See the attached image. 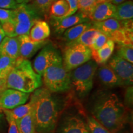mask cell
Listing matches in <instances>:
<instances>
[{
  "mask_svg": "<svg viewBox=\"0 0 133 133\" xmlns=\"http://www.w3.org/2000/svg\"><path fill=\"white\" fill-rule=\"evenodd\" d=\"M33 92L30 102L36 132L52 133L61 109L59 102L46 88H39Z\"/></svg>",
  "mask_w": 133,
  "mask_h": 133,
  "instance_id": "6da1fadb",
  "label": "cell"
},
{
  "mask_svg": "<svg viewBox=\"0 0 133 133\" xmlns=\"http://www.w3.org/2000/svg\"><path fill=\"white\" fill-rule=\"evenodd\" d=\"M92 114L111 133L120 130L125 123V107L112 92H106L97 98L92 107Z\"/></svg>",
  "mask_w": 133,
  "mask_h": 133,
  "instance_id": "7a4b0ae2",
  "label": "cell"
},
{
  "mask_svg": "<svg viewBox=\"0 0 133 133\" xmlns=\"http://www.w3.org/2000/svg\"><path fill=\"white\" fill-rule=\"evenodd\" d=\"M6 80L7 88L30 94L42 86L41 76L35 71L29 59H17Z\"/></svg>",
  "mask_w": 133,
  "mask_h": 133,
  "instance_id": "3957f363",
  "label": "cell"
},
{
  "mask_svg": "<svg viewBox=\"0 0 133 133\" xmlns=\"http://www.w3.org/2000/svg\"><path fill=\"white\" fill-rule=\"evenodd\" d=\"M40 17L31 4H21L13 9L11 21L1 25V27L9 37L29 35L31 26L35 21L40 19Z\"/></svg>",
  "mask_w": 133,
  "mask_h": 133,
  "instance_id": "277c9868",
  "label": "cell"
},
{
  "mask_svg": "<svg viewBox=\"0 0 133 133\" xmlns=\"http://www.w3.org/2000/svg\"><path fill=\"white\" fill-rule=\"evenodd\" d=\"M42 76L45 88L52 93L65 92L71 86L70 71L65 69L62 60L48 67Z\"/></svg>",
  "mask_w": 133,
  "mask_h": 133,
  "instance_id": "5b68a950",
  "label": "cell"
},
{
  "mask_svg": "<svg viewBox=\"0 0 133 133\" xmlns=\"http://www.w3.org/2000/svg\"><path fill=\"white\" fill-rule=\"evenodd\" d=\"M98 64L93 60L70 71L71 85L80 96H84L92 90Z\"/></svg>",
  "mask_w": 133,
  "mask_h": 133,
  "instance_id": "8992f818",
  "label": "cell"
},
{
  "mask_svg": "<svg viewBox=\"0 0 133 133\" xmlns=\"http://www.w3.org/2000/svg\"><path fill=\"white\" fill-rule=\"evenodd\" d=\"M91 48L83 44L67 45L65 50L62 63L65 69L70 71L91 59Z\"/></svg>",
  "mask_w": 133,
  "mask_h": 133,
  "instance_id": "52a82bcc",
  "label": "cell"
},
{
  "mask_svg": "<svg viewBox=\"0 0 133 133\" xmlns=\"http://www.w3.org/2000/svg\"><path fill=\"white\" fill-rule=\"evenodd\" d=\"M62 58L59 51L51 44H47L41 48L33 63V69L38 75L42 76L46 69Z\"/></svg>",
  "mask_w": 133,
  "mask_h": 133,
  "instance_id": "ba28073f",
  "label": "cell"
},
{
  "mask_svg": "<svg viewBox=\"0 0 133 133\" xmlns=\"http://www.w3.org/2000/svg\"><path fill=\"white\" fill-rule=\"evenodd\" d=\"M108 65L124 85L131 86L133 83V65L117 55L109 59Z\"/></svg>",
  "mask_w": 133,
  "mask_h": 133,
  "instance_id": "9c48e42d",
  "label": "cell"
},
{
  "mask_svg": "<svg viewBox=\"0 0 133 133\" xmlns=\"http://www.w3.org/2000/svg\"><path fill=\"white\" fill-rule=\"evenodd\" d=\"M30 96V93L7 88L0 94V109L11 110L25 104Z\"/></svg>",
  "mask_w": 133,
  "mask_h": 133,
  "instance_id": "30bf717a",
  "label": "cell"
},
{
  "mask_svg": "<svg viewBox=\"0 0 133 133\" xmlns=\"http://www.w3.org/2000/svg\"><path fill=\"white\" fill-rule=\"evenodd\" d=\"M20 42L19 59H29L36 54L37 51L48 44V40L42 41H33L29 35L18 36ZM18 58V59H19Z\"/></svg>",
  "mask_w": 133,
  "mask_h": 133,
  "instance_id": "8fae6325",
  "label": "cell"
},
{
  "mask_svg": "<svg viewBox=\"0 0 133 133\" xmlns=\"http://www.w3.org/2000/svg\"><path fill=\"white\" fill-rule=\"evenodd\" d=\"M51 19L53 21L54 30L58 34H62L66 30L76 25L90 21L88 16L79 11L62 19Z\"/></svg>",
  "mask_w": 133,
  "mask_h": 133,
  "instance_id": "7c38bea8",
  "label": "cell"
},
{
  "mask_svg": "<svg viewBox=\"0 0 133 133\" xmlns=\"http://www.w3.org/2000/svg\"><path fill=\"white\" fill-rule=\"evenodd\" d=\"M116 6L112 3L106 2L97 4L91 10L88 18L91 21H102L114 18Z\"/></svg>",
  "mask_w": 133,
  "mask_h": 133,
  "instance_id": "4fadbf2b",
  "label": "cell"
},
{
  "mask_svg": "<svg viewBox=\"0 0 133 133\" xmlns=\"http://www.w3.org/2000/svg\"><path fill=\"white\" fill-rule=\"evenodd\" d=\"M58 133H90L87 124L77 116H70L63 121Z\"/></svg>",
  "mask_w": 133,
  "mask_h": 133,
  "instance_id": "5bb4252c",
  "label": "cell"
},
{
  "mask_svg": "<svg viewBox=\"0 0 133 133\" xmlns=\"http://www.w3.org/2000/svg\"><path fill=\"white\" fill-rule=\"evenodd\" d=\"M20 42L18 36H6L0 44V55L17 59L19 57Z\"/></svg>",
  "mask_w": 133,
  "mask_h": 133,
  "instance_id": "9a60e30c",
  "label": "cell"
},
{
  "mask_svg": "<svg viewBox=\"0 0 133 133\" xmlns=\"http://www.w3.org/2000/svg\"><path fill=\"white\" fill-rule=\"evenodd\" d=\"M101 65H102L98 69V76L103 84L108 87L124 86L123 83L118 78L109 65L106 63Z\"/></svg>",
  "mask_w": 133,
  "mask_h": 133,
  "instance_id": "2e32d148",
  "label": "cell"
},
{
  "mask_svg": "<svg viewBox=\"0 0 133 133\" xmlns=\"http://www.w3.org/2000/svg\"><path fill=\"white\" fill-rule=\"evenodd\" d=\"M51 35V29L46 21L38 19L35 21L29 31V37L35 41L47 40Z\"/></svg>",
  "mask_w": 133,
  "mask_h": 133,
  "instance_id": "e0dca14e",
  "label": "cell"
},
{
  "mask_svg": "<svg viewBox=\"0 0 133 133\" xmlns=\"http://www.w3.org/2000/svg\"><path fill=\"white\" fill-rule=\"evenodd\" d=\"M115 49V43L109 39L105 44L96 51H92L91 58L97 64H104L111 57Z\"/></svg>",
  "mask_w": 133,
  "mask_h": 133,
  "instance_id": "ac0fdd59",
  "label": "cell"
},
{
  "mask_svg": "<svg viewBox=\"0 0 133 133\" xmlns=\"http://www.w3.org/2000/svg\"><path fill=\"white\" fill-rule=\"evenodd\" d=\"M92 24L93 27L106 36L121 28V22L114 18H110L102 21H92Z\"/></svg>",
  "mask_w": 133,
  "mask_h": 133,
  "instance_id": "d6986e66",
  "label": "cell"
},
{
  "mask_svg": "<svg viewBox=\"0 0 133 133\" xmlns=\"http://www.w3.org/2000/svg\"><path fill=\"white\" fill-rule=\"evenodd\" d=\"M92 26V21H89L71 26L66 30L62 33L63 38L67 43L74 41L76 39H77L83 32L87 30Z\"/></svg>",
  "mask_w": 133,
  "mask_h": 133,
  "instance_id": "ffe728a7",
  "label": "cell"
},
{
  "mask_svg": "<svg viewBox=\"0 0 133 133\" xmlns=\"http://www.w3.org/2000/svg\"><path fill=\"white\" fill-rule=\"evenodd\" d=\"M114 18L119 21L132 20L133 18V2L132 0H127L116 6Z\"/></svg>",
  "mask_w": 133,
  "mask_h": 133,
  "instance_id": "44dd1931",
  "label": "cell"
},
{
  "mask_svg": "<svg viewBox=\"0 0 133 133\" xmlns=\"http://www.w3.org/2000/svg\"><path fill=\"white\" fill-rule=\"evenodd\" d=\"M69 11V5L65 0H55L50 7L49 14L51 19H62Z\"/></svg>",
  "mask_w": 133,
  "mask_h": 133,
  "instance_id": "7402d4cb",
  "label": "cell"
},
{
  "mask_svg": "<svg viewBox=\"0 0 133 133\" xmlns=\"http://www.w3.org/2000/svg\"><path fill=\"white\" fill-rule=\"evenodd\" d=\"M100 32L97 29L93 27L92 26L87 30H86L84 32H83L80 36H79L77 39L74 41H71L70 43H67V45H71V44H83V45L88 46L90 48L91 44H92L93 39L95 36L97 35Z\"/></svg>",
  "mask_w": 133,
  "mask_h": 133,
  "instance_id": "603a6c76",
  "label": "cell"
},
{
  "mask_svg": "<svg viewBox=\"0 0 133 133\" xmlns=\"http://www.w3.org/2000/svg\"><path fill=\"white\" fill-rule=\"evenodd\" d=\"M19 133H37L31 112L22 118L16 121Z\"/></svg>",
  "mask_w": 133,
  "mask_h": 133,
  "instance_id": "cb8c5ba5",
  "label": "cell"
},
{
  "mask_svg": "<svg viewBox=\"0 0 133 133\" xmlns=\"http://www.w3.org/2000/svg\"><path fill=\"white\" fill-rule=\"evenodd\" d=\"M16 60L0 55V78L6 79L16 63Z\"/></svg>",
  "mask_w": 133,
  "mask_h": 133,
  "instance_id": "d4e9b609",
  "label": "cell"
},
{
  "mask_svg": "<svg viewBox=\"0 0 133 133\" xmlns=\"http://www.w3.org/2000/svg\"><path fill=\"white\" fill-rule=\"evenodd\" d=\"M31 110L32 106L31 102H29L28 104H24L15 107L14 109L8 110V111L15 120L17 121L29 114L31 112Z\"/></svg>",
  "mask_w": 133,
  "mask_h": 133,
  "instance_id": "484cf974",
  "label": "cell"
},
{
  "mask_svg": "<svg viewBox=\"0 0 133 133\" xmlns=\"http://www.w3.org/2000/svg\"><path fill=\"white\" fill-rule=\"evenodd\" d=\"M31 4L39 16H46L49 13L50 7L55 0H32Z\"/></svg>",
  "mask_w": 133,
  "mask_h": 133,
  "instance_id": "4316f807",
  "label": "cell"
},
{
  "mask_svg": "<svg viewBox=\"0 0 133 133\" xmlns=\"http://www.w3.org/2000/svg\"><path fill=\"white\" fill-rule=\"evenodd\" d=\"M86 124L90 133H111L92 116L88 118Z\"/></svg>",
  "mask_w": 133,
  "mask_h": 133,
  "instance_id": "83f0119b",
  "label": "cell"
},
{
  "mask_svg": "<svg viewBox=\"0 0 133 133\" xmlns=\"http://www.w3.org/2000/svg\"><path fill=\"white\" fill-rule=\"evenodd\" d=\"M117 56L128 62L133 63V45L132 44H121L118 45Z\"/></svg>",
  "mask_w": 133,
  "mask_h": 133,
  "instance_id": "f1b7e54d",
  "label": "cell"
},
{
  "mask_svg": "<svg viewBox=\"0 0 133 133\" xmlns=\"http://www.w3.org/2000/svg\"><path fill=\"white\" fill-rule=\"evenodd\" d=\"M78 11L86 16H89L91 10L96 6V0H77Z\"/></svg>",
  "mask_w": 133,
  "mask_h": 133,
  "instance_id": "f546056e",
  "label": "cell"
},
{
  "mask_svg": "<svg viewBox=\"0 0 133 133\" xmlns=\"http://www.w3.org/2000/svg\"><path fill=\"white\" fill-rule=\"evenodd\" d=\"M108 39L109 38L105 35L103 33L99 32L93 39L92 43L90 47L92 51H96L100 49L105 44Z\"/></svg>",
  "mask_w": 133,
  "mask_h": 133,
  "instance_id": "4dcf8cb0",
  "label": "cell"
},
{
  "mask_svg": "<svg viewBox=\"0 0 133 133\" xmlns=\"http://www.w3.org/2000/svg\"><path fill=\"white\" fill-rule=\"evenodd\" d=\"M4 113L6 115V119H7L8 124H9V129L8 133H19L17 124L14 118L11 116L8 110H3Z\"/></svg>",
  "mask_w": 133,
  "mask_h": 133,
  "instance_id": "1f68e13d",
  "label": "cell"
},
{
  "mask_svg": "<svg viewBox=\"0 0 133 133\" xmlns=\"http://www.w3.org/2000/svg\"><path fill=\"white\" fill-rule=\"evenodd\" d=\"M13 9L0 8V24L3 25L11 21L12 17Z\"/></svg>",
  "mask_w": 133,
  "mask_h": 133,
  "instance_id": "d6a6232c",
  "label": "cell"
},
{
  "mask_svg": "<svg viewBox=\"0 0 133 133\" xmlns=\"http://www.w3.org/2000/svg\"><path fill=\"white\" fill-rule=\"evenodd\" d=\"M19 5L16 0H0V8L15 9Z\"/></svg>",
  "mask_w": 133,
  "mask_h": 133,
  "instance_id": "836d02e7",
  "label": "cell"
},
{
  "mask_svg": "<svg viewBox=\"0 0 133 133\" xmlns=\"http://www.w3.org/2000/svg\"><path fill=\"white\" fill-rule=\"evenodd\" d=\"M65 1L69 5V11L65 17L71 16V15L78 12V6L77 0H65Z\"/></svg>",
  "mask_w": 133,
  "mask_h": 133,
  "instance_id": "e575fe53",
  "label": "cell"
},
{
  "mask_svg": "<svg viewBox=\"0 0 133 133\" xmlns=\"http://www.w3.org/2000/svg\"><path fill=\"white\" fill-rule=\"evenodd\" d=\"M132 86H129L125 92V103L129 106L132 105Z\"/></svg>",
  "mask_w": 133,
  "mask_h": 133,
  "instance_id": "d590c367",
  "label": "cell"
},
{
  "mask_svg": "<svg viewBox=\"0 0 133 133\" xmlns=\"http://www.w3.org/2000/svg\"><path fill=\"white\" fill-rule=\"evenodd\" d=\"M6 89H7V86H6V79L0 78V94Z\"/></svg>",
  "mask_w": 133,
  "mask_h": 133,
  "instance_id": "8d00e7d4",
  "label": "cell"
},
{
  "mask_svg": "<svg viewBox=\"0 0 133 133\" xmlns=\"http://www.w3.org/2000/svg\"><path fill=\"white\" fill-rule=\"evenodd\" d=\"M127 1V0H108V2H110L112 3L113 4L115 5V6H117L121 3L124 2V1Z\"/></svg>",
  "mask_w": 133,
  "mask_h": 133,
  "instance_id": "74e56055",
  "label": "cell"
},
{
  "mask_svg": "<svg viewBox=\"0 0 133 133\" xmlns=\"http://www.w3.org/2000/svg\"><path fill=\"white\" fill-rule=\"evenodd\" d=\"M6 34H5L4 30H3L1 26H0V44H1V41H3V39H4L5 36H6Z\"/></svg>",
  "mask_w": 133,
  "mask_h": 133,
  "instance_id": "f35d334b",
  "label": "cell"
},
{
  "mask_svg": "<svg viewBox=\"0 0 133 133\" xmlns=\"http://www.w3.org/2000/svg\"><path fill=\"white\" fill-rule=\"evenodd\" d=\"M17 3L19 4H29V3H30L31 1H32V0H16Z\"/></svg>",
  "mask_w": 133,
  "mask_h": 133,
  "instance_id": "ab89813d",
  "label": "cell"
},
{
  "mask_svg": "<svg viewBox=\"0 0 133 133\" xmlns=\"http://www.w3.org/2000/svg\"><path fill=\"white\" fill-rule=\"evenodd\" d=\"M108 1V0H96V4H99V3L106 2Z\"/></svg>",
  "mask_w": 133,
  "mask_h": 133,
  "instance_id": "60d3db41",
  "label": "cell"
},
{
  "mask_svg": "<svg viewBox=\"0 0 133 133\" xmlns=\"http://www.w3.org/2000/svg\"><path fill=\"white\" fill-rule=\"evenodd\" d=\"M1 26V24H0V26Z\"/></svg>",
  "mask_w": 133,
  "mask_h": 133,
  "instance_id": "b9f144b4",
  "label": "cell"
}]
</instances>
